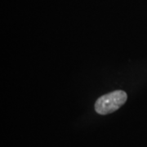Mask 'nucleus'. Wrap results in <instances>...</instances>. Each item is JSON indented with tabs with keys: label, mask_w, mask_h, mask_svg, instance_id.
Segmentation results:
<instances>
[{
	"label": "nucleus",
	"mask_w": 147,
	"mask_h": 147,
	"mask_svg": "<svg viewBox=\"0 0 147 147\" xmlns=\"http://www.w3.org/2000/svg\"><path fill=\"white\" fill-rule=\"evenodd\" d=\"M127 95L122 90H117L100 96L95 103V110L100 115H108L119 110L127 101Z\"/></svg>",
	"instance_id": "1"
}]
</instances>
